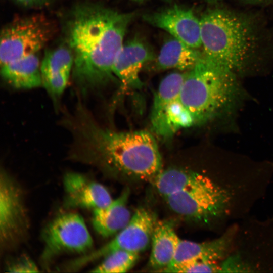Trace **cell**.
Wrapping results in <instances>:
<instances>
[{"instance_id":"cell-1","label":"cell","mask_w":273,"mask_h":273,"mask_svg":"<svg viewBox=\"0 0 273 273\" xmlns=\"http://www.w3.org/2000/svg\"><path fill=\"white\" fill-rule=\"evenodd\" d=\"M66 119L77 159L142 179L153 180L162 170L159 147L150 132L102 127L82 107Z\"/></svg>"},{"instance_id":"cell-2","label":"cell","mask_w":273,"mask_h":273,"mask_svg":"<svg viewBox=\"0 0 273 273\" xmlns=\"http://www.w3.org/2000/svg\"><path fill=\"white\" fill-rule=\"evenodd\" d=\"M132 16L93 6L75 12L68 39L74 79L82 92L98 88L114 76V62Z\"/></svg>"},{"instance_id":"cell-3","label":"cell","mask_w":273,"mask_h":273,"mask_svg":"<svg viewBox=\"0 0 273 273\" xmlns=\"http://www.w3.org/2000/svg\"><path fill=\"white\" fill-rule=\"evenodd\" d=\"M240 94L234 72L204 58L186 73L179 99L195 124L203 123L231 107Z\"/></svg>"},{"instance_id":"cell-4","label":"cell","mask_w":273,"mask_h":273,"mask_svg":"<svg viewBox=\"0 0 273 273\" xmlns=\"http://www.w3.org/2000/svg\"><path fill=\"white\" fill-rule=\"evenodd\" d=\"M203 58L233 72L241 69L253 50L255 37L243 19L223 10H213L200 19Z\"/></svg>"},{"instance_id":"cell-5","label":"cell","mask_w":273,"mask_h":273,"mask_svg":"<svg viewBox=\"0 0 273 273\" xmlns=\"http://www.w3.org/2000/svg\"><path fill=\"white\" fill-rule=\"evenodd\" d=\"M52 34L53 27L40 16L22 17L10 22L1 32V65L37 54Z\"/></svg>"},{"instance_id":"cell-6","label":"cell","mask_w":273,"mask_h":273,"mask_svg":"<svg viewBox=\"0 0 273 273\" xmlns=\"http://www.w3.org/2000/svg\"><path fill=\"white\" fill-rule=\"evenodd\" d=\"M163 198L173 212L195 221H207L222 215L230 200L228 193L207 176L198 185Z\"/></svg>"},{"instance_id":"cell-7","label":"cell","mask_w":273,"mask_h":273,"mask_svg":"<svg viewBox=\"0 0 273 273\" xmlns=\"http://www.w3.org/2000/svg\"><path fill=\"white\" fill-rule=\"evenodd\" d=\"M156 217L149 210L136 209L127 224L110 242L97 250L81 256L68 265L69 269H77L117 250L139 254L148 248L157 223Z\"/></svg>"},{"instance_id":"cell-8","label":"cell","mask_w":273,"mask_h":273,"mask_svg":"<svg viewBox=\"0 0 273 273\" xmlns=\"http://www.w3.org/2000/svg\"><path fill=\"white\" fill-rule=\"evenodd\" d=\"M44 248L41 258L48 261L65 252L84 253L93 241L83 218L78 214L67 213L54 218L42 233Z\"/></svg>"},{"instance_id":"cell-9","label":"cell","mask_w":273,"mask_h":273,"mask_svg":"<svg viewBox=\"0 0 273 273\" xmlns=\"http://www.w3.org/2000/svg\"><path fill=\"white\" fill-rule=\"evenodd\" d=\"M28 228L20 189L12 177L1 171L0 178V241L4 248L14 245Z\"/></svg>"},{"instance_id":"cell-10","label":"cell","mask_w":273,"mask_h":273,"mask_svg":"<svg viewBox=\"0 0 273 273\" xmlns=\"http://www.w3.org/2000/svg\"><path fill=\"white\" fill-rule=\"evenodd\" d=\"M144 19L192 48L202 46L200 19L190 9L175 6L146 15Z\"/></svg>"},{"instance_id":"cell-11","label":"cell","mask_w":273,"mask_h":273,"mask_svg":"<svg viewBox=\"0 0 273 273\" xmlns=\"http://www.w3.org/2000/svg\"><path fill=\"white\" fill-rule=\"evenodd\" d=\"M64 206L69 208L93 210L105 207L113 200L102 184L76 172H69L64 177Z\"/></svg>"},{"instance_id":"cell-12","label":"cell","mask_w":273,"mask_h":273,"mask_svg":"<svg viewBox=\"0 0 273 273\" xmlns=\"http://www.w3.org/2000/svg\"><path fill=\"white\" fill-rule=\"evenodd\" d=\"M152 58L149 49L141 40L132 39L123 43L113 67L114 76L120 82L123 89H138L142 87L140 72Z\"/></svg>"},{"instance_id":"cell-13","label":"cell","mask_w":273,"mask_h":273,"mask_svg":"<svg viewBox=\"0 0 273 273\" xmlns=\"http://www.w3.org/2000/svg\"><path fill=\"white\" fill-rule=\"evenodd\" d=\"M234 231L231 229L221 237L208 242L198 243L180 239L172 261L161 272H170L174 268L193 261H215L222 258L231 245Z\"/></svg>"},{"instance_id":"cell-14","label":"cell","mask_w":273,"mask_h":273,"mask_svg":"<svg viewBox=\"0 0 273 273\" xmlns=\"http://www.w3.org/2000/svg\"><path fill=\"white\" fill-rule=\"evenodd\" d=\"M129 196V189H125L108 205L93 210L92 224L100 235L105 238L111 236L129 222L132 216L127 207Z\"/></svg>"},{"instance_id":"cell-15","label":"cell","mask_w":273,"mask_h":273,"mask_svg":"<svg viewBox=\"0 0 273 273\" xmlns=\"http://www.w3.org/2000/svg\"><path fill=\"white\" fill-rule=\"evenodd\" d=\"M172 222L157 221L151 240L150 267L161 272L172 261L180 241Z\"/></svg>"},{"instance_id":"cell-16","label":"cell","mask_w":273,"mask_h":273,"mask_svg":"<svg viewBox=\"0 0 273 273\" xmlns=\"http://www.w3.org/2000/svg\"><path fill=\"white\" fill-rule=\"evenodd\" d=\"M32 55L1 66L4 79L18 89H30L42 85L41 63L38 57Z\"/></svg>"},{"instance_id":"cell-17","label":"cell","mask_w":273,"mask_h":273,"mask_svg":"<svg viewBox=\"0 0 273 273\" xmlns=\"http://www.w3.org/2000/svg\"><path fill=\"white\" fill-rule=\"evenodd\" d=\"M196 49L172 36L162 45L157 57V67L162 70L190 71L203 58Z\"/></svg>"},{"instance_id":"cell-18","label":"cell","mask_w":273,"mask_h":273,"mask_svg":"<svg viewBox=\"0 0 273 273\" xmlns=\"http://www.w3.org/2000/svg\"><path fill=\"white\" fill-rule=\"evenodd\" d=\"M206 177L191 170L170 168L162 170L153 181L158 193L164 198L190 189L200 183Z\"/></svg>"},{"instance_id":"cell-19","label":"cell","mask_w":273,"mask_h":273,"mask_svg":"<svg viewBox=\"0 0 273 273\" xmlns=\"http://www.w3.org/2000/svg\"><path fill=\"white\" fill-rule=\"evenodd\" d=\"M186 73L172 72L160 82L153 98L150 113L152 128L159 122L168 106L179 97Z\"/></svg>"},{"instance_id":"cell-20","label":"cell","mask_w":273,"mask_h":273,"mask_svg":"<svg viewBox=\"0 0 273 273\" xmlns=\"http://www.w3.org/2000/svg\"><path fill=\"white\" fill-rule=\"evenodd\" d=\"M72 51L66 47H59L45 55L41 63L42 79L61 73H70L73 67Z\"/></svg>"},{"instance_id":"cell-21","label":"cell","mask_w":273,"mask_h":273,"mask_svg":"<svg viewBox=\"0 0 273 273\" xmlns=\"http://www.w3.org/2000/svg\"><path fill=\"white\" fill-rule=\"evenodd\" d=\"M139 254L124 250L113 252L90 272L98 273H123L128 271L136 263Z\"/></svg>"},{"instance_id":"cell-22","label":"cell","mask_w":273,"mask_h":273,"mask_svg":"<svg viewBox=\"0 0 273 273\" xmlns=\"http://www.w3.org/2000/svg\"><path fill=\"white\" fill-rule=\"evenodd\" d=\"M70 73H61L42 79V85L52 98L56 100L64 92Z\"/></svg>"},{"instance_id":"cell-23","label":"cell","mask_w":273,"mask_h":273,"mask_svg":"<svg viewBox=\"0 0 273 273\" xmlns=\"http://www.w3.org/2000/svg\"><path fill=\"white\" fill-rule=\"evenodd\" d=\"M220 272V266L215 261L196 260L184 263L174 269L170 272Z\"/></svg>"},{"instance_id":"cell-24","label":"cell","mask_w":273,"mask_h":273,"mask_svg":"<svg viewBox=\"0 0 273 273\" xmlns=\"http://www.w3.org/2000/svg\"><path fill=\"white\" fill-rule=\"evenodd\" d=\"M9 272H37L38 267L29 257L23 256L13 261L7 267Z\"/></svg>"},{"instance_id":"cell-25","label":"cell","mask_w":273,"mask_h":273,"mask_svg":"<svg viewBox=\"0 0 273 273\" xmlns=\"http://www.w3.org/2000/svg\"><path fill=\"white\" fill-rule=\"evenodd\" d=\"M249 267L241 261L238 256L228 258L220 266V272H246Z\"/></svg>"},{"instance_id":"cell-26","label":"cell","mask_w":273,"mask_h":273,"mask_svg":"<svg viewBox=\"0 0 273 273\" xmlns=\"http://www.w3.org/2000/svg\"><path fill=\"white\" fill-rule=\"evenodd\" d=\"M21 4L25 5H32L39 4L44 0H16Z\"/></svg>"}]
</instances>
